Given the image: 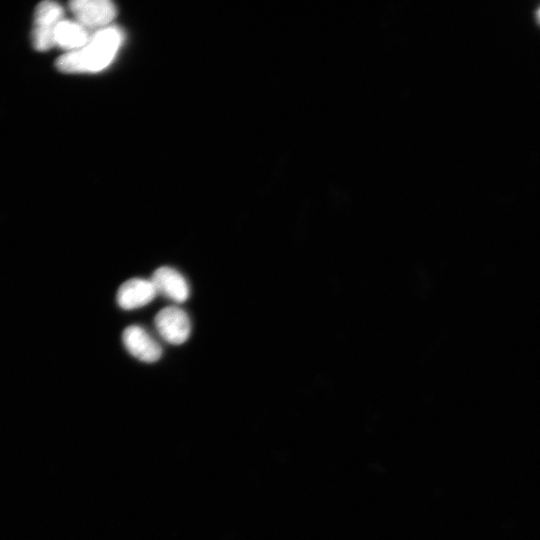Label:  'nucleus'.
<instances>
[{
    "mask_svg": "<svg viewBox=\"0 0 540 540\" xmlns=\"http://www.w3.org/2000/svg\"><path fill=\"white\" fill-rule=\"evenodd\" d=\"M123 40V31L114 25L95 31L85 46L64 53L55 66L63 73L99 72L112 63Z\"/></svg>",
    "mask_w": 540,
    "mask_h": 540,
    "instance_id": "obj_1",
    "label": "nucleus"
},
{
    "mask_svg": "<svg viewBox=\"0 0 540 540\" xmlns=\"http://www.w3.org/2000/svg\"><path fill=\"white\" fill-rule=\"evenodd\" d=\"M69 9L75 20L90 32L111 26L117 14L115 4L109 0H73Z\"/></svg>",
    "mask_w": 540,
    "mask_h": 540,
    "instance_id": "obj_3",
    "label": "nucleus"
},
{
    "mask_svg": "<svg viewBox=\"0 0 540 540\" xmlns=\"http://www.w3.org/2000/svg\"><path fill=\"white\" fill-rule=\"evenodd\" d=\"M64 19L63 7L54 1H43L35 8L31 41L35 50L45 52L54 47V32Z\"/></svg>",
    "mask_w": 540,
    "mask_h": 540,
    "instance_id": "obj_2",
    "label": "nucleus"
},
{
    "mask_svg": "<svg viewBox=\"0 0 540 540\" xmlns=\"http://www.w3.org/2000/svg\"><path fill=\"white\" fill-rule=\"evenodd\" d=\"M539 19H540V11H539Z\"/></svg>",
    "mask_w": 540,
    "mask_h": 540,
    "instance_id": "obj_9",
    "label": "nucleus"
},
{
    "mask_svg": "<svg viewBox=\"0 0 540 540\" xmlns=\"http://www.w3.org/2000/svg\"><path fill=\"white\" fill-rule=\"evenodd\" d=\"M122 340L128 352L144 362H155L162 354L160 344L142 327L131 325L124 329Z\"/></svg>",
    "mask_w": 540,
    "mask_h": 540,
    "instance_id": "obj_5",
    "label": "nucleus"
},
{
    "mask_svg": "<svg viewBox=\"0 0 540 540\" xmlns=\"http://www.w3.org/2000/svg\"><path fill=\"white\" fill-rule=\"evenodd\" d=\"M156 294L151 280L132 278L119 287L117 302L121 308L131 310L148 304Z\"/></svg>",
    "mask_w": 540,
    "mask_h": 540,
    "instance_id": "obj_7",
    "label": "nucleus"
},
{
    "mask_svg": "<svg viewBox=\"0 0 540 540\" xmlns=\"http://www.w3.org/2000/svg\"><path fill=\"white\" fill-rule=\"evenodd\" d=\"M154 324L159 334L169 343H184L190 334V320L184 310L176 306L161 309L155 316Z\"/></svg>",
    "mask_w": 540,
    "mask_h": 540,
    "instance_id": "obj_4",
    "label": "nucleus"
},
{
    "mask_svg": "<svg viewBox=\"0 0 540 540\" xmlns=\"http://www.w3.org/2000/svg\"><path fill=\"white\" fill-rule=\"evenodd\" d=\"M151 282L157 293L177 303H182L188 298L189 288L185 278L171 267H159L154 271Z\"/></svg>",
    "mask_w": 540,
    "mask_h": 540,
    "instance_id": "obj_6",
    "label": "nucleus"
},
{
    "mask_svg": "<svg viewBox=\"0 0 540 540\" xmlns=\"http://www.w3.org/2000/svg\"><path fill=\"white\" fill-rule=\"evenodd\" d=\"M92 32L78 23L75 19H63L54 32V46L67 52L78 50L89 41Z\"/></svg>",
    "mask_w": 540,
    "mask_h": 540,
    "instance_id": "obj_8",
    "label": "nucleus"
}]
</instances>
